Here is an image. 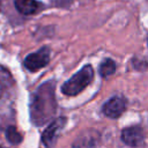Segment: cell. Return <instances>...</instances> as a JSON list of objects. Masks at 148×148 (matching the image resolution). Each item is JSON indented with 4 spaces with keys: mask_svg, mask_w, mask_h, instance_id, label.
Wrapping results in <instances>:
<instances>
[{
    "mask_svg": "<svg viewBox=\"0 0 148 148\" xmlns=\"http://www.w3.org/2000/svg\"><path fill=\"white\" fill-rule=\"evenodd\" d=\"M57 102L54 97L53 82L44 83L32 95L30 103L31 120L35 125L42 126L49 121L56 113Z\"/></svg>",
    "mask_w": 148,
    "mask_h": 148,
    "instance_id": "obj_1",
    "label": "cell"
},
{
    "mask_svg": "<svg viewBox=\"0 0 148 148\" xmlns=\"http://www.w3.org/2000/svg\"><path fill=\"white\" fill-rule=\"evenodd\" d=\"M94 79V69L90 65L82 67L75 75H73L67 82L62 84L61 91L68 96H75L81 92Z\"/></svg>",
    "mask_w": 148,
    "mask_h": 148,
    "instance_id": "obj_2",
    "label": "cell"
},
{
    "mask_svg": "<svg viewBox=\"0 0 148 148\" xmlns=\"http://www.w3.org/2000/svg\"><path fill=\"white\" fill-rule=\"evenodd\" d=\"M49 59H50L49 47H42L39 51H37L35 53H31L25 58L24 66L29 71L35 72V71H38L42 67H44L49 62Z\"/></svg>",
    "mask_w": 148,
    "mask_h": 148,
    "instance_id": "obj_3",
    "label": "cell"
},
{
    "mask_svg": "<svg viewBox=\"0 0 148 148\" xmlns=\"http://www.w3.org/2000/svg\"><path fill=\"white\" fill-rule=\"evenodd\" d=\"M65 123H66L65 118H58L53 123H51L49 125V127L44 131V133L42 135V140H43L46 148H52L53 147V145L56 143V140H57L60 131L62 130Z\"/></svg>",
    "mask_w": 148,
    "mask_h": 148,
    "instance_id": "obj_4",
    "label": "cell"
},
{
    "mask_svg": "<svg viewBox=\"0 0 148 148\" xmlns=\"http://www.w3.org/2000/svg\"><path fill=\"white\" fill-rule=\"evenodd\" d=\"M123 141L131 147H139L145 141V131L140 126H132L123 130L121 132Z\"/></svg>",
    "mask_w": 148,
    "mask_h": 148,
    "instance_id": "obj_5",
    "label": "cell"
},
{
    "mask_svg": "<svg viewBox=\"0 0 148 148\" xmlns=\"http://www.w3.org/2000/svg\"><path fill=\"white\" fill-rule=\"evenodd\" d=\"M126 109V102L123 97H112L109 99L104 106H103V112L105 116L110 118H118Z\"/></svg>",
    "mask_w": 148,
    "mask_h": 148,
    "instance_id": "obj_6",
    "label": "cell"
},
{
    "mask_svg": "<svg viewBox=\"0 0 148 148\" xmlns=\"http://www.w3.org/2000/svg\"><path fill=\"white\" fill-rule=\"evenodd\" d=\"M16 9L23 15H31L39 9V2L36 0H15Z\"/></svg>",
    "mask_w": 148,
    "mask_h": 148,
    "instance_id": "obj_7",
    "label": "cell"
},
{
    "mask_svg": "<svg viewBox=\"0 0 148 148\" xmlns=\"http://www.w3.org/2000/svg\"><path fill=\"white\" fill-rule=\"evenodd\" d=\"M114 72H116V64L111 59H106L99 66V74L103 77H108V76L112 75Z\"/></svg>",
    "mask_w": 148,
    "mask_h": 148,
    "instance_id": "obj_8",
    "label": "cell"
},
{
    "mask_svg": "<svg viewBox=\"0 0 148 148\" xmlns=\"http://www.w3.org/2000/svg\"><path fill=\"white\" fill-rule=\"evenodd\" d=\"M6 138L9 142L16 145V143H20L22 141V135L18 133V131L14 127V126H9L7 130H6Z\"/></svg>",
    "mask_w": 148,
    "mask_h": 148,
    "instance_id": "obj_9",
    "label": "cell"
},
{
    "mask_svg": "<svg viewBox=\"0 0 148 148\" xmlns=\"http://www.w3.org/2000/svg\"><path fill=\"white\" fill-rule=\"evenodd\" d=\"M0 83L5 84V86H10L14 83L12 74L7 71V68H5L1 65H0Z\"/></svg>",
    "mask_w": 148,
    "mask_h": 148,
    "instance_id": "obj_10",
    "label": "cell"
},
{
    "mask_svg": "<svg viewBox=\"0 0 148 148\" xmlns=\"http://www.w3.org/2000/svg\"><path fill=\"white\" fill-rule=\"evenodd\" d=\"M0 148H5V147H0Z\"/></svg>",
    "mask_w": 148,
    "mask_h": 148,
    "instance_id": "obj_11",
    "label": "cell"
}]
</instances>
